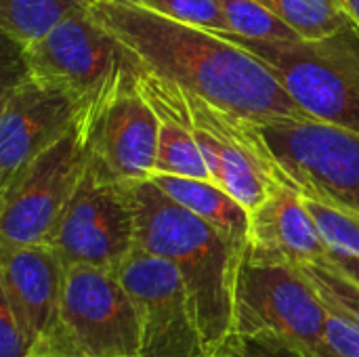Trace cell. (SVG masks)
<instances>
[{"label": "cell", "mask_w": 359, "mask_h": 357, "mask_svg": "<svg viewBox=\"0 0 359 357\" xmlns=\"http://www.w3.org/2000/svg\"><path fill=\"white\" fill-rule=\"evenodd\" d=\"M328 314L318 288L299 265L244 248L233 288L236 335L267 337L303 357H330Z\"/></svg>", "instance_id": "obj_4"}, {"label": "cell", "mask_w": 359, "mask_h": 357, "mask_svg": "<svg viewBox=\"0 0 359 357\" xmlns=\"http://www.w3.org/2000/svg\"><path fill=\"white\" fill-rule=\"evenodd\" d=\"M139 88L158 116V149L151 175L210 179L208 164L194 135L185 88L147 69L139 74Z\"/></svg>", "instance_id": "obj_16"}, {"label": "cell", "mask_w": 359, "mask_h": 357, "mask_svg": "<svg viewBox=\"0 0 359 357\" xmlns=\"http://www.w3.org/2000/svg\"><path fill=\"white\" fill-rule=\"evenodd\" d=\"M25 357H93L86 351H82L74 339L69 337V332L65 330V326H61L57 332H53L50 337L38 341L32 351Z\"/></svg>", "instance_id": "obj_27"}, {"label": "cell", "mask_w": 359, "mask_h": 357, "mask_svg": "<svg viewBox=\"0 0 359 357\" xmlns=\"http://www.w3.org/2000/svg\"><path fill=\"white\" fill-rule=\"evenodd\" d=\"M61 322L74 343L93 357H139L141 318L118 271L65 267Z\"/></svg>", "instance_id": "obj_12"}, {"label": "cell", "mask_w": 359, "mask_h": 357, "mask_svg": "<svg viewBox=\"0 0 359 357\" xmlns=\"http://www.w3.org/2000/svg\"><path fill=\"white\" fill-rule=\"evenodd\" d=\"M48 246L65 267L118 271L137 248L133 183L107 179L86 166L53 227Z\"/></svg>", "instance_id": "obj_6"}, {"label": "cell", "mask_w": 359, "mask_h": 357, "mask_svg": "<svg viewBox=\"0 0 359 357\" xmlns=\"http://www.w3.org/2000/svg\"><path fill=\"white\" fill-rule=\"evenodd\" d=\"M93 0H2L0 27L17 53L29 48L65 19L90 8Z\"/></svg>", "instance_id": "obj_18"}, {"label": "cell", "mask_w": 359, "mask_h": 357, "mask_svg": "<svg viewBox=\"0 0 359 357\" xmlns=\"http://www.w3.org/2000/svg\"><path fill=\"white\" fill-rule=\"evenodd\" d=\"M303 198L326 244L334 250L359 257V215L318 198Z\"/></svg>", "instance_id": "obj_21"}, {"label": "cell", "mask_w": 359, "mask_h": 357, "mask_svg": "<svg viewBox=\"0 0 359 357\" xmlns=\"http://www.w3.org/2000/svg\"><path fill=\"white\" fill-rule=\"evenodd\" d=\"M259 128L284 183L359 215V133L311 118L273 120Z\"/></svg>", "instance_id": "obj_5"}, {"label": "cell", "mask_w": 359, "mask_h": 357, "mask_svg": "<svg viewBox=\"0 0 359 357\" xmlns=\"http://www.w3.org/2000/svg\"><path fill=\"white\" fill-rule=\"evenodd\" d=\"M118 276L141 318L139 357H208L196 305L170 261L135 248Z\"/></svg>", "instance_id": "obj_10"}, {"label": "cell", "mask_w": 359, "mask_h": 357, "mask_svg": "<svg viewBox=\"0 0 359 357\" xmlns=\"http://www.w3.org/2000/svg\"><path fill=\"white\" fill-rule=\"evenodd\" d=\"M32 347V341L15 320L11 307L0 299V357H25Z\"/></svg>", "instance_id": "obj_26"}, {"label": "cell", "mask_w": 359, "mask_h": 357, "mask_svg": "<svg viewBox=\"0 0 359 357\" xmlns=\"http://www.w3.org/2000/svg\"><path fill=\"white\" fill-rule=\"evenodd\" d=\"M305 40H324L349 25L337 0H257Z\"/></svg>", "instance_id": "obj_19"}, {"label": "cell", "mask_w": 359, "mask_h": 357, "mask_svg": "<svg viewBox=\"0 0 359 357\" xmlns=\"http://www.w3.org/2000/svg\"><path fill=\"white\" fill-rule=\"evenodd\" d=\"M128 2L141 4L168 19L196 25L221 36L231 34L229 23L215 0H128Z\"/></svg>", "instance_id": "obj_23"}, {"label": "cell", "mask_w": 359, "mask_h": 357, "mask_svg": "<svg viewBox=\"0 0 359 357\" xmlns=\"http://www.w3.org/2000/svg\"><path fill=\"white\" fill-rule=\"evenodd\" d=\"M194 135L208 164L210 179L248 210L284 183L259 122L231 114L187 90Z\"/></svg>", "instance_id": "obj_11"}, {"label": "cell", "mask_w": 359, "mask_h": 357, "mask_svg": "<svg viewBox=\"0 0 359 357\" xmlns=\"http://www.w3.org/2000/svg\"><path fill=\"white\" fill-rule=\"evenodd\" d=\"M322 263L334 267L337 271H341L343 276H347L349 280H353L355 284H359V257H355V255L330 248L326 261H322Z\"/></svg>", "instance_id": "obj_28"}, {"label": "cell", "mask_w": 359, "mask_h": 357, "mask_svg": "<svg viewBox=\"0 0 359 357\" xmlns=\"http://www.w3.org/2000/svg\"><path fill=\"white\" fill-rule=\"evenodd\" d=\"M65 265L48 244L0 250V299L32 345L57 332L61 322Z\"/></svg>", "instance_id": "obj_14"}, {"label": "cell", "mask_w": 359, "mask_h": 357, "mask_svg": "<svg viewBox=\"0 0 359 357\" xmlns=\"http://www.w3.org/2000/svg\"><path fill=\"white\" fill-rule=\"evenodd\" d=\"M88 166L80 120L0 189V250L48 244Z\"/></svg>", "instance_id": "obj_8"}, {"label": "cell", "mask_w": 359, "mask_h": 357, "mask_svg": "<svg viewBox=\"0 0 359 357\" xmlns=\"http://www.w3.org/2000/svg\"><path fill=\"white\" fill-rule=\"evenodd\" d=\"M84 105L72 93L25 72L8 84L0 112V189L59 141L80 120Z\"/></svg>", "instance_id": "obj_13"}, {"label": "cell", "mask_w": 359, "mask_h": 357, "mask_svg": "<svg viewBox=\"0 0 359 357\" xmlns=\"http://www.w3.org/2000/svg\"><path fill=\"white\" fill-rule=\"evenodd\" d=\"M130 72L84 105L80 116L88 166L107 179H149L158 149V116Z\"/></svg>", "instance_id": "obj_9"}, {"label": "cell", "mask_w": 359, "mask_h": 357, "mask_svg": "<svg viewBox=\"0 0 359 357\" xmlns=\"http://www.w3.org/2000/svg\"><path fill=\"white\" fill-rule=\"evenodd\" d=\"M19 57L25 74L72 93L82 103L122 76L143 69L90 8L65 19Z\"/></svg>", "instance_id": "obj_7"}, {"label": "cell", "mask_w": 359, "mask_h": 357, "mask_svg": "<svg viewBox=\"0 0 359 357\" xmlns=\"http://www.w3.org/2000/svg\"><path fill=\"white\" fill-rule=\"evenodd\" d=\"M278 78L313 120L359 133V27L349 21L324 40H257L227 34Z\"/></svg>", "instance_id": "obj_3"}, {"label": "cell", "mask_w": 359, "mask_h": 357, "mask_svg": "<svg viewBox=\"0 0 359 357\" xmlns=\"http://www.w3.org/2000/svg\"><path fill=\"white\" fill-rule=\"evenodd\" d=\"M208 357H303L294 349L282 345L280 341L267 337H244L229 335L221 345H217Z\"/></svg>", "instance_id": "obj_24"}, {"label": "cell", "mask_w": 359, "mask_h": 357, "mask_svg": "<svg viewBox=\"0 0 359 357\" xmlns=\"http://www.w3.org/2000/svg\"><path fill=\"white\" fill-rule=\"evenodd\" d=\"M90 11L143 69L231 114L259 124L309 118L259 57L221 34L168 19L128 0H93Z\"/></svg>", "instance_id": "obj_1"}, {"label": "cell", "mask_w": 359, "mask_h": 357, "mask_svg": "<svg viewBox=\"0 0 359 357\" xmlns=\"http://www.w3.org/2000/svg\"><path fill=\"white\" fill-rule=\"evenodd\" d=\"M318 288L326 307L359 324V284L326 263L299 265Z\"/></svg>", "instance_id": "obj_22"}, {"label": "cell", "mask_w": 359, "mask_h": 357, "mask_svg": "<svg viewBox=\"0 0 359 357\" xmlns=\"http://www.w3.org/2000/svg\"><path fill=\"white\" fill-rule=\"evenodd\" d=\"M137 248L170 261L183 276L210 351L233 332V288L246 246L181 206L151 179L133 183Z\"/></svg>", "instance_id": "obj_2"}, {"label": "cell", "mask_w": 359, "mask_h": 357, "mask_svg": "<svg viewBox=\"0 0 359 357\" xmlns=\"http://www.w3.org/2000/svg\"><path fill=\"white\" fill-rule=\"evenodd\" d=\"M149 179L164 194H168L181 206L217 227L236 244H248L250 210L223 187H219L212 179H191L177 175H151Z\"/></svg>", "instance_id": "obj_17"}, {"label": "cell", "mask_w": 359, "mask_h": 357, "mask_svg": "<svg viewBox=\"0 0 359 357\" xmlns=\"http://www.w3.org/2000/svg\"><path fill=\"white\" fill-rule=\"evenodd\" d=\"M337 2L343 8V13L347 15V19L359 27V0H337Z\"/></svg>", "instance_id": "obj_29"}, {"label": "cell", "mask_w": 359, "mask_h": 357, "mask_svg": "<svg viewBox=\"0 0 359 357\" xmlns=\"http://www.w3.org/2000/svg\"><path fill=\"white\" fill-rule=\"evenodd\" d=\"M246 246L261 257L292 265L322 263L330 252L303 194L290 183H280L250 210Z\"/></svg>", "instance_id": "obj_15"}, {"label": "cell", "mask_w": 359, "mask_h": 357, "mask_svg": "<svg viewBox=\"0 0 359 357\" xmlns=\"http://www.w3.org/2000/svg\"><path fill=\"white\" fill-rule=\"evenodd\" d=\"M227 23L231 34L257 38V40H297L301 38L294 29H290L282 19H278L269 8H265L257 0H215Z\"/></svg>", "instance_id": "obj_20"}, {"label": "cell", "mask_w": 359, "mask_h": 357, "mask_svg": "<svg viewBox=\"0 0 359 357\" xmlns=\"http://www.w3.org/2000/svg\"><path fill=\"white\" fill-rule=\"evenodd\" d=\"M328 311L326 337L330 357H359V324L339 311Z\"/></svg>", "instance_id": "obj_25"}]
</instances>
